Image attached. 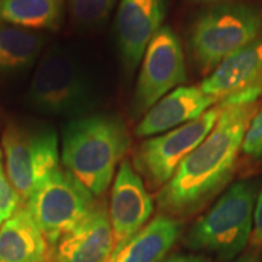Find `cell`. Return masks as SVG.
Wrapping results in <instances>:
<instances>
[{
  "label": "cell",
  "mask_w": 262,
  "mask_h": 262,
  "mask_svg": "<svg viewBox=\"0 0 262 262\" xmlns=\"http://www.w3.org/2000/svg\"><path fill=\"white\" fill-rule=\"evenodd\" d=\"M222 108V107H221ZM257 104L222 108L211 133L182 160L157 194L164 215L185 219L201 211L233 178Z\"/></svg>",
  "instance_id": "cell-1"
},
{
  "label": "cell",
  "mask_w": 262,
  "mask_h": 262,
  "mask_svg": "<svg viewBox=\"0 0 262 262\" xmlns=\"http://www.w3.org/2000/svg\"><path fill=\"white\" fill-rule=\"evenodd\" d=\"M130 134L116 114L74 118L62 133V163L94 196L102 195L130 147Z\"/></svg>",
  "instance_id": "cell-2"
},
{
  "label": "cell",
  "mask_w": 262,
  "mask_h": 262,
  "mask_svg": "<svg viewBox=\"0 0 262 262\" xmlns=\"http://www.w3.org/2000/svg\"><path fill=\"white\" fill-rule=\"evenodd\" d=\"M257 185L238 181L189 228L185 244L211 254L219 261L234 260L247 247L254 227Z\"/></svg>",
  "instance_id": "cell-3"
},
{
  "label": "cell",
  "mask_w": 262,
  "mask_h": 262,
  "mask_svg": "<svg viewBox=\"0 0 262 262\" xmlns=\"http://www.w3.org/2000/svg\"><path fill=\"white\" fill-rule=\"evenodd\" d=\"M262 37V6L222 3L196 16L189 33V50L203 73L214 71L225 58Z\"/></svg>",
  "instance_id": "cell-4"
},
{
  "label": "cell",
  "mask_w": 262,
  "mask_h": 262,
  "mask_svg": "<svg viewBox=\"0 0 262 262\" xmlns=\"http://www.w3.org/2000/svg\"><path fill=\"white\" fill-rule=\"evenodd\" d=\"M27 100L29 107L47 116L74 119L89 114L91 84L73 52L54 47L42 56L29 84Z\"/></svg>",
  "instance_id": "cell-5"
},
{
  "label": "cell",
  "mask_w": 262,
  "mask_h": 262,
  "mask_svg": "<svg viewBox=\"0 0 262 262\" xmlns=\"http://www.w3.org/2000/svg\"><path fill=\"white\" fill-rule=\"evenodd\" d=\"M2 147L8 178L25 204L60 166L56 131L42 124L9 123L3 131Z\"/></svg>",
  "instance_id": "cell-6"
},
{
  "label": "cell",
  "mask_w": 262,
  "mask_h": 262,
  "mask_svg": "<svg viewBox=\"0 0 262 262\" xmlns=\"http://www.w3.org/2000/svg\"><path fill=\"white\" fill-rule=\"evenodd\" d=\"M54 249L96 205L95 196L67 170L58 166L25 203Z\"/></svg>",
  "instance_id": "cell-7"
},
{
  "label": "cell",
  "mask_w": 262,
  "mask_h": 262,
  "mask_svg": "<svg viewBox=\"0 0 262 262\" xmlns=\"http://www.w3.org/2000/svg\"><path fill=\"white\" fill-rule=\"evenodd\" d=\"M221 111L216 104L198 119L141 143L134 156V165L150 189H160L172 178L182 160L211 133Z\"/></svg>",
  "instance_id": "cell-8"
},
{
  "label": "cell",
  "mask_w": 262,
  "mask_h": 262,
  "mask_svg": "<svg viewBox=\"0 0 262 262\" xmlns=\"http://www.w3.org/2000/svg\"><path fill=\"white\" fill-rule=\"evenodd\" d=\"M187 80L181 41L168 26H163L149 41L137 78L133 114H146L159 100Z\"/></svg>",
  "instance_id": "cell-9"
},
{
  "label": "cell",
  "mask_w": 262,
  "mask_h": 262,
  "mask_svg": "<svg viewBox=\"0 0 262 262\" xmlns=\"http://www.w3.org/2000/svg\"><path fill=\"white\" fill-rule=\"evenodd\" d=\"M201 89L222 108L257 103L262 95V37L225 58Z\"/></svg>",
  "instance_id": "cell-10"
},
{
  "label": "cell",
  "mask_w": 262,
  "mask_h": 262,
  "mask_svg": "<svg viewBox=\"0 0 262 262\" xmlns=\"http://www.w3.org/2000/svg\"><path fill=\"white\" fill-rule=\"evenodd\" d=\"M153 209V199L141 176L134 170L129 160H123L114 180L108 210L113 235L111 257L145 227Z\"/></svg>",
  "instance_id": "cell-11"
},
{
  "label": "cell",
  "mask_w": 262,
  "mask_h": 262,
  "mask_svg": "<svg viewBox=\"0 0 262 262\" xmlns=\"http://www.w3.org/2000/svg\"><path fill=\"white\" fill-rule=\"evenodd\" d=\"M168 0H120L116 28L123 63L133 71L139 66L149 41L163 27Z\"/></svg>",
  "instance_id": "cell-12"
},
{
  "label": "cell",
  "mask_w": 262,
  "mask_h": 262,
  "mask_svg": "<svg viewBox=\"0 0 262 262\" xmlns=\"http://www.w3.org/2000/svg\"><path fill=\"white\" fill-rule=\"evenodd\" d=\"M113 253L110 214L103 203L91 211L52 249L50 262H108Z\"/></svg>",
  "instance_id": "cell-13"
},
{
  "label": "cell",
  "mask_w": 262,
  "mask_h": 262,
  "mask_svg": "<svg viewBox=\"0 0 262 262\" xmlns=\"http://www.w3.org/2000/svg\"><path fill=\"white\" fill-rule=\"evenodd\" d=\"M215 103L217 100L205 94L201 86H179L143 116L137 124L135 135L147 137L175 129L201 118Z\"/></svg>",
  "instance_id": "cell-14"
},
{
  "label": "cell",
  "mask_w": 262,
  "mask_h": 262,
  "mask_svg": "<svg viewBox=\"0 0 262 262\" xmlns=\"http://www.w3.org/2000/svg\"><path fill=\"white\" fill-rule=\"evenodd\" d=\"M48 243L26 204L0 227V262H50Z\"/></svg>",
  "instance_id": "cell-15"
},
{
  "label": "cell",
  "mask_w": 262,
  "mask_h": 262,
  "mask_svg": "<svg viewBox=\"0 0 262 262\" xmlns=\"http://www.w3.org/2000/svg\"><path fill=\"white\" fill-rule=\"evenodd\" d=\"M181 233L182 225L178 219L160 214L134 235L108 262H162Z\"/></svg>",
  "instance_id": "cell-16"
},
{
  "label": "cell",
  "mask_w": 262,
  "mask_h": 262,
  "mask_svg": "<svg viewBox=\"0 0 262 262\" xmlns=\"http://www.w3.org/2000/svg\"><path fill=\"white\" fill-rule=\"evenodd\" d=\"M63 14V0H0V22L29 31H56Z\"/></svg>",
  "instance_id": "cell-17"
},
{
  "label": "cell",
  "mask_w": 262,
  "mask_h": 262,
  "mask_svg": "<svg viewBox=\"0 0 262 262\" xmlns=\"http://www.w3.org/2000/svg\"><path fill=\"white\" fill-rule=\"evenodd\" d=\"M44 44L40 33L0 22V74L27 70L38 60Z\"/></svg>",
  "instance_id": "cell-18"
},
{
  "label": "cell",
  "mask_w": 262,
  "mask_h": 262,
  "mask_svg": "<svg viewBox=\"0 0 262 262\" xmlns=\"http://www.w3.org/2000/svg\"><path fill=\"white\" fill-rule=\"evenodd\" d=\"M116 0H70V11L77 24L94 27L110 16Z\"/></svg>",
  "instance_id": "cell-19"
},
{
  "label": "cell",
  "mask_w": 262,
  "mask_h": 262,
  "mask_svg": "<svg viewBox=\"0 0 262 262\" xmlns=\"http://www.w3.org/2000/svg\"><path fill=\"white\" fill-rule=\"evenodd\" d=\"M21 204V198L8 178L4 165V157L0 149V227L9 217H11Z\"/></svg>",
  "instance_id": "cell-20"
},
{
  "label": "cell",
  "mask_w": 262,
  "mask_h": 262,
  "mask_svg": "<svg viewBox=\"0 0 262 262\" xmlns=\"http://www.w3.org/2000/svg\"><path fill=\"white\" fill-rule=\"evenodd\" d=\"M242 150L254 159H262V107L255 113L245 134Z\"/></svg>",
  "instance_id": "cell-21"
},
{
  "label": "cell",
  "mask_w": 262,
  "mask_h": 262,
  "mask_svg": "<svg viewBox=\"0 0 262 262\" xmlns=\"http://www.w3.org/2000/svg\"><path fill=\"white\" fill-rule=\"evenodd\" d=\"M251 243L257 247L262 245V189L256 198L254 210V227L251 233Z\"/></svg>",
  "instance_id": "cell-22"
},
{
  "label": "cell",
  "mask_w": 262,
  "mask_h": 262,
  "mask_svg": "<svg viewBox=\"0 0 262 262\" xmlns=\"http://www.w3.org/2000/svg\"><path fill=\"white\" fill-rule=\"evenodd\" d=\"M162 262H211L210 258L202 254H175Z\"/></svg>",
  "instance_id": "cell-23"
},
{
  "label": "cell",
  "mask_w": 262,
  "mask_h": 262,
  "mask_svg": "<svg viewBox=\"0 0 262 262\" xmlns=\"http://www.w3.org/2000/svg\"><path fill=\"white\" fill-rule=\"evenodd\" d=\"M232 262H261V258L258 254L249 253V254L242 255V256H238L237 258H234V261Z\"/></svg>",
  "instance_id": "cell-24"
},
{
  "label": "cell",
  "mask_w": 262,
  "mask_h": 262,
  "mask_svg": "<svg viewBox=\"0 0 262 262\" xmlns=\"http://www.w3.org/2000/svg\"><path fill=\"white\" fill-rule=\"evenodd\" d=\"M194 3H199V4H222V3H232L234 0H192Z\"/></svg>",
  "instance_id": "cell-25"
}]
</instances>
